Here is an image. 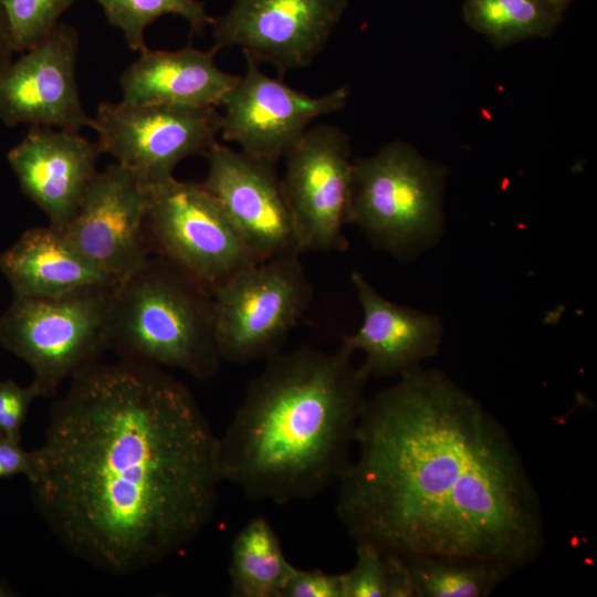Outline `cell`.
<instances>
[{
    "instance_id": "6da1fadb",
    "label": "cell",
    "mask_w": 597,
    "mask_h": 597,
    "mask_svg": "<svg viewBox=\"0 0 597 597\" xmlns=\"http://www.w3.org/2000/svg\"><path fill=\"white\" fill-rule=\"evenodd\" d=\"M38 452L40 516L73 556L111 575L177 554L214 515L218 437L161 367L121 358L74 375Z\"/></svg>"
},
{
    "instance_id": "7a4b0ae2",
    "label": "cell",
    "mask_w": 597,
    "mask_h": 597,
    "mask_svg": "<svg viewBox=\"0 0 597 597\" xmlns=\"http://www.w3.org/2000/svg\"><path fill=\"white\" fill-rule=\"evenodd\" d=\"M336 514L356 542L517 570L544 546L538 493L505 427L444 373L420 367L365 401Z\"/></svg>"
},
{
    "instance_id": "3957f363",
    "label": "cell",
    "mask_w": 597,
    "mask_h": 597,
    "mask_svg": "<svg viewBox=\"0 0 597 597\" xmlns=\"http://www.w3.org/2000/svg\"><path fill=\"white\" fill-rule=\"evenodd\" d=\"M345 346H301L268 357L218 437L221 482L252 500H310L338 481L350 461L367 378Z\"/></svg>"
},
{
    "instance_id": "277c9868",
    "label": "cell",
    "mask_w": 597,
    "mask_h": 597,
    "mask_svg": "<svg viewBox=\"0 0 597 597\" xmlns=\"http://www.w3.org/2000/svg\"><path fill=\"white\" fill-rule=\"evenodd\" d=\"M109 349L198 380L213 377L222 359L212 293L168 261L149 256L115 290Z\"/></svg>"
},
{
    "instance_id": "5b68a950",
    "label": "cell",
    "mask_w": 597,
    "mask_h": 597,
    "mask_svg": "<svg viewBox=\"0 0 597 597\" xmlns=\"http://www.w3.org/2000/svg\"><path fill=\"white\" fill-rule=\"evenodd\" d=\"M118 284L59 296L13 295L0 317V344L33 371L41 397L100 362L111 345V315Z\"/></svg>"
},
{
    "instance_id": "8992f818",
    "label": "cell",
    "mask_w": 597,
    "mask_h": 597,
    "mask_svg": "<svg viewBox=\"0 0 597 597\" xmlns=\"http://www.w3.org/2000/svg\"><path fill=\"white\" fill-rule=\"evenodd\" d=\"M443 171L410 145L395 140L353 161L348 222L397 256L441 228Z\"/></svg>"
},
{
    "instance_id": "52a82bcc",
    "label": "cell",
    "mask_w": 597,
    "mask_h": 597,
    "mask_svg": "<svg viewBox=\"0 0 597 597\" xmlns=\"http://www.w3.org/2000/svg\"><path fill=\"white\" fill-rule=\"evenodd\" d=\"M145 238L156 253L211 293L259 262L201 182L175 177L147 188Z\"/></svg>"
},
{
    "instance_id": "ba28073f",
    "label": "cell",
    "mask_w": 597,
    "mask_h": 597,
    "mask_svg": "<svg viewBox=\"0 0 597 597\" xmlns=\"http://www.w3.org/2000/svg\"><path fill=\"white\" fill-rule=\"evenodd\" d=\"M300 256L287 254L259 261L213 291L221 359L248 364L280 350L313 297Z\"/></svg>"
},
{
    "instance_id": "9c48e42d",
    "label": "cell",
    "mask_w": 597,
    "mask_h": 597,
    "mask_svg": "<svg viewBox=\"0 0 597 597\" xmlns=\"http://www.w3.org/2000/svg\"><path fill=\"white\" fill-rule=\"evenodd\" d=\"M88 127L97 133L101 153L148 188L172 178L181 160L209 153L221 114L216 106L102 102Z\"/></svg>"
},
{
    "instance_id": "30bf717a",
    "label": "cell",
    "mask_w": 597,
    "mask_h": 597,
    "mask_svg": "<svg viewBox=\"0 0 597 597\" xmlns=\"http://www.w3.org/2000/svg\"><path fill=\"white\" fill-rule=\"evenodd\" d=\"M348 0H233L211 22L217 51L238 46L279 76L306 67L325 49Z\"/></svg>"
},
{
    "instance_id": "8fae6325",
    "label": "cell",
    "mask_w": 597,
    "mask_h": 597,
    "mask_svg": "<svg viewBox=\"0 0 597 597\" xmlns=\"http://www.w3.org/2000/svg\"><path fill=\"white\" fill-rule=\"evenodd\" d=\"M284 158L281 184L303 252L346 250L353 172L348 136L333 125H312Z\"/></svg>"
},
{
    "instance_id": "7c38bea8",
    "label": "cell",
    "mask_w": 597,
    "mask_h": 597,
    "mask_svg": "<svg viewBox=\"0 0 597 597\" xmlns=\"http://www.w3.org/2000/svg\"><path fill=\"white\" fill-rule=\"evenodd\" d=\"M242 75L222 98L220 133L237 143L244 154L275 163L300 142L314 119L347 105L349 91L337 87L322 96H310L261 71L245 57Z\"/></svg>"
},
{
    "instance_id": "4fadbf2b",
    "label": "cell",
    "mask_w": 597,
    "mask_h": 597,
    "mask_svg": "<svg viewBox=\"0 0 597 597\" xmlns=\"http://www.w3.org/2000/svg\"><path fill=\"white\" fill-rule=\"evenodd\" d=\"M202 186L220 203L258 261L303 253L275 163L214 144Z\"/></svg>"
},
{
    "instance_id": "5bb4252c",
    "label": "cell",
    "mask_w": 597,
    "mask_h": 597,
    "mask_svg": "<svg viewBox=\"0 0 597 597\" xmlns=\"http://www.w3.org/2000/svg\"><path fill=\"white\" fill-rule=\"evenodd\" d=\"M146 210L147 187L115 163L95 172L62 232L87 261L119 284L150 256L144 231Z\"/></svg>"
},
{
    "instance_id": "9a60e30c",
    "label": "cell",
    "mask_w": 597,
    "mask_h": 597,
    "mask_svg": "<svg viewBox=\"0 0 597 597\" xmlns=\"http://www.w3.org/2000/svg\"><path fill=\"white\" fill-rule=\"evenodd\" d=\"M78 43L77 31L59 23L45 40L0 72L2 123L72 132L90 126L76 82Z\"/></svg>"
},
{
    "instance_id": "2e32d148",
    "label": "cell",
    "mask_w": 597,
    "mask_h": 597,
    "mask_svg": "<svg viewBox=\"0 0 597 597\" xmlns=\"http://www.w3.org/2000/svg\"><path fill=\"white\" fill-rule=\"evenodd\" d=\"M100 155L97 143L78 132L31 126L7 157L23 193L62 231L81 206Z\"/></svg>"
},
{
    "instance_id": "e0dca14e",
    "label": "cell",
    "mask_w": 597,
    "mask_h": 597,
    "mask_svg": "<svg viewBox=\"0 0 597 597\" xmlns=\"http://www.w3.org/2000/svg\"><path fill=\"white\" fill-rule=\"evenodd\" d=\"M352 283L363 311L358 329L343 337L352 353H364L359 371L369 377L401 376L433 356L442 338L438 317L386 300L358 272Z\"/></svg>"
},
{
    "instance_id": "ac0fdd59",
    "label": "cell",
    "mask_w": 597,
    "mask_h": 597,
    "mask_svg": "<svg viewBox=\"0 0 597 597\" xmlns=\"http://www.w3.org/2000/svg\"><path fill=\"white\" fill-rule=\"evenodd\" d=\"M218 51L186 46L174 51L150 50L125 69L119 77L122 102L219 107L239 75L214 62Z\"/></svg>"
},
{
    "instance_id": "d6986e66",
    "label": "cell",
    "mask_w": 597,
    "mask_h": 597,
    "mask_svg": "<svg viewBox=\"0 0 597 597\" xmlns=\"http://www.w3.org/2000/svg\"><path fill=\"white\" fill-rule=\"evenodd\" d=\"M0 270L13 295L21 296H59L85 287L118 284L50 224L24 231L0 254Z\"/></svg>"
},
{
    "instance_id": "ffe728a7",
    "label": "cell",
    "mask_w": 597,
    "mask_h": 597,
    "mask_svg": "<svg viewBox=\"0 0 597 597\" xmlns=\"http://www.w3.org/2000/svg\"><path fill=\"white\" fill-rule=\"evenodd\" d=\"M293 568L271 524L263 516H256L232 541L230 595L281 597Z\"/></svg>"
},
{
    "instance_id": "44dd1931",
    "label": "cell",
    "mask_w": 597,
    "mask_h": 597,
    "mask_svg": "<svg viewBox=\"0 0 597 597\" xmlns=\"http://www.w3.org/2000/svg\"><path fill=\"white\" fill-rule=\"evenodd\" d=\"M416 597H485L514 574L501 563L441 555H406Z\"/></svg>"
},
{
    "instance_id": "7402d4cb",
    "label": "cell",
    "mask_w": 597,
    "mask_h": 597,
    "mask_svg": "<svg viewBox=\"0 0 597 597\" xmlns=\"http://www.w3.org/2000/svg\"><path fill=\"white\" fill-rule=\"evenodd\" d=\"M464 22L498 46L549 36L564 13L548 0H464Z\"/></svg>"
},
{
    "instance_id": "603a6c76",
    "label": "cell",
    "mask_w": 597,
    "mask_h": 597,
    "mask_svg": "<svg viewBox=\"0 0 597 597\" xmlns=\"http://www.w3.org/2000/svg\"><path fill=\"white\" fill-rule=\"evenodd\" d=\"M113 27L119 29L133 51H143L145 30L166 14L185 19L192 32L201 33L212 19L198 0H94Z\"/></svg>"
},
{
    "instance_id": "cb8c5ba5",
    "label": "cell",
    "mask_w": 597,
    "mask_h": 597,
    "mask_svg": "<svg viewBox=\"0 0 597 597\" xmlns=\"http://www.w3.org/2000/svg\"><path fill=\"white\" fill-rule=\"evenodd\" d=\"M80 0H0L15 52L31 50L60 23L59 19Z\"/></svg>"
},
{
    "instance_id": "d4e9b609",
    "label": "cell",
    "mask_w": 597,
    "mask_h": 597,
    "mask_svg": "<svg viewBox=\"0 0 597 597\" xmlns=\"http://www.w3.org/2000/svg\"><path fill=\"white\" fill-rule=\"evenodd\" d=\"M345 597H385L386 576L381 549L371 543H356L354 567L342 573Z\"/></svg>"
},
{
    "instance_id": "484cf974",
    "label": "cell",
    "mask_w": 597,
    "mask_h": 597,
    "mask_svg": "<svg viewBox=\"0 0 597 597\" xmlns=\"http://www.w3.org/2000/svg\"><path fill=\"white\" fill-rule=\"evenodd\" d=\"M41 397L31 383L27 387L13 380H0V436L21 441V429L32 402Z\"/></svg>"
},
{
    "instance_id": "4316f807",
    "label": "cell",
    "mask_w": 597,
    "mask_h": 597,
    "mask_svg": "<svg viewBox=\"0 0 597 597\" xmlns=\"http://www.w3.org/2000/svg\"><path fill=\"white\" fill-rule=\"evenodd\" d=\"M281 597H345L342 574L294 566Z\"/></svg>"
},
{
    "instance_id": "83f0119b",
    "label": "cell",
    "mask_w": 597,
    "mask_h": 597,
    "mask_svg": "<svg viewBox=\"0 0 597 597\" xmlns=\"http://www.w3.org/2000/svg\"><path fill=\"white\" fill-rule=\"evenodd\" d=\"M39 452L24 450L20 441L0 436V480L24 475L32 482L39 470Z\"/></svg>"
},
{
    "instance_id": "f1b7e54d",
    "label": "cell",
    "mask_w": 597,
    "mask_h": 597,
    "mask_svg": "<svg viewBox=\"0 0 597 597\" xmlns=\"http://www.w3.org/2000/svg\"><path fill=\"white\" fill-rule=\"evenodd\" d=\"M383 556L386 576L385 597H416L410 566L406 555L396 552H383Z\"/></svg>"
},
{
    "instance_id": "f546056e",
    "label": "cell",
    "mask_w": 597,
    "mask_h": 597,
    "mask_svg": "<svg viewBox=\"0 0 597 597\" xmlns=\"http://www.w3.org/2000/svg\"><path fill=\"white\" fill-rule=\"evenodd\" d=\"M14 52L9 24L0 2V72L11 63Z\"/></svg>"
},
{
    "instance_id": "4dcf8cb0",
    "label": "cell",
    "mask_w": 597,
    "mask_h": 597,
    "mask_svg": "<svg viewBox=\"0 0 597 597\" xmlns=\"http://www.w3.org/2000/svg\"><path fill=\"white\" fill-rule=\"evenodd\" d=\"M14 595V590L12 589L10 584L3 579H0V597H11Z\"/></svg>"
},
{
    "instance_id": "1f68e13d",
    "label": "cell",
    "mask_w": 597,
    "mask_h": 597,
    "mask_svg": "<svg viewBox=\"0 0 597 597\" xmlns=\"http://www.w3.org/2000/svg\"><path fill=\"white\" fill-rule=\"evenodd\" d=\"M558 11L565 13L573 0H548Z\"/></svg>"
}]
</instances>
